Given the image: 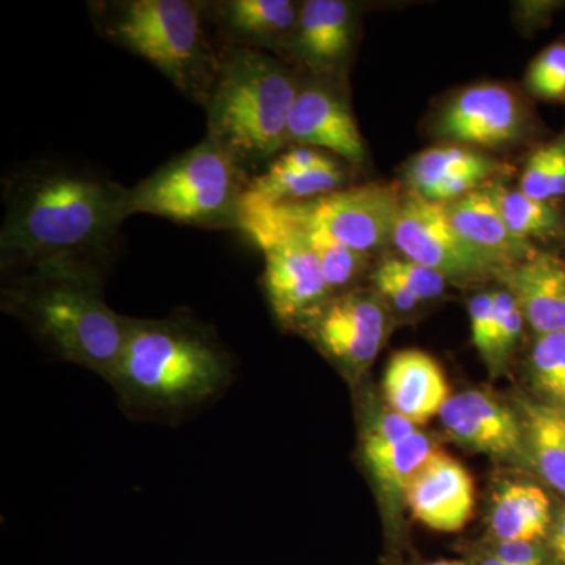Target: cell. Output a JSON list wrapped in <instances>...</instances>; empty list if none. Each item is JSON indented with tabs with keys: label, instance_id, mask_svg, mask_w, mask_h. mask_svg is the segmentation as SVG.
Listing matches in <instances>:
<instances>
[{
	"label": "cell",
	"instance_id": "ba28073f",
	"mask_svg": "<svg viewBox=\"0 0 565 565\" xmlns=\"http://www.w3.org/2000/svg\"><path fill=\"white\" fill-rule=\"evenodd\" d=\"M401 204L403 199L393 185L366 184L270 207L321 230L345 247L367 253L392 243Z\"/></svg>",
	"mask_w": 565,
	"mask_h": 565
},
{
	"label": "cell",
	"instance_id": "9a60e30c",
	"mask_svg": "<svg viewBox=\"0 0 565 565\" xmlns=\"http://www.w3.org/2000/svg\"><path fill=\"white\" fill-rule=\"evenodd\" d=\"M501 166L481 152L462 147H435L419 152L407 170L416 195L448 204L481 189Z\"/></svg>",
	"mask_w": 565,
	"mask_h": 565
},
{
	"label": "cell",
	"instance_id": "2e32d148",
	"mask_svg": "<svg viewBox=\"0 0 565 565\" xmlns=\"http://www.w3.org/2000/svg\"><path fill=\"white\" fill-rule=\"evenodd\" d=\"M448 433L462 445L494 456L522 452V429L514 414L481 392L449 397L440 412Z\"/></svg>",
	"mask_w": 565,
	"mask_h": 565
},
{
	"label": "cell",
	"instance_id": "484cf974",
	"mask_svg": "<svg viewBox=\"0 0 565 565\" xmlns=\"http://www.w3.org/2000/svg\"><path fill=\"white\" fill-rule=\"evenodd\" d=\"M487 189L516 236L531 241L533 237L546 239L564 234V217L548 202L531 199L522 191H511L501 184H490Z\"/></svg>",
	"mask_w": 565,
	"mask_h": 565
},
{
	"label": "cell",
	"instance_id": "d6a6232c",
	"mask_svg": "<svg viewBox=\"0 0 565 565\" xmlns=\"http://www.w3.org/2000/svg\"><path fill=\"white\" fill-rule=\"evenodd\" d=\"M468 313H470L471 338L476 349L487 359L492 344L493 294L482 292L473 297L468 305Z\"/></svg>",
	"mask_w": 565,
	"mask_h": 565
},
{
	"label": "cell",
	"instance_id": "8992f818",
	"mask_svg": "<svg viewBox=\"0 0 565 565\" xmlns=\"http://www.w3.org/2000/svg\"><path fill=\"white\" fill-rule=\"evenodd\" d=\"M252 177L210 137L129 188L131 214L199 228L241 230Z\"/></svg>",
	"mask_w": 565,
	"mask_h": 565
},
{
	"label": "cell",
	"instance_id": "1f68e13d",
	"mask_svg": "<svg viewBox=\"0 0 565 565\" xmlns=\"http://www.w3.org/2000/svg\"><path fill=\"white\" fill-rule=\"evenodd\" d=\"M415 433H418L416 424L408 422L404 416L394 412L381 415L364 435L363 448H381V446L399 444Z\"/></svg>",
	"mask_w": 565,
	"mask_h": 565
},
{
	"label": "cell",
	"instance_id": "5b68a950",
	"mask_svg": "<svg viewBox=\"0 0 565 565\" xmlns=\"http://www.w3.org/2000/svg\"><path fill=\"white\" fill-rule=\"evenodd\" d=\"M204 10L206 3L189 0L88 2L99 35L150 62L182 95L203 107L221 61L203 25Z\"/></svg>",
	"mask_w": 565,
	"mask_h": 565
},
{
	"label": "cell",
	"instance_id": "83f0119b",
	"mask_svg": "<svg viewBox=\"0 0 565 565\" xmlns=\"http://www.w3.org/2000/svg\"><path fill=\"white\" fill-rule=\"evenodd\" d=\"M531 366L537 388L565 405V332L541 334L534 344Z\"/></svg>",
	"mask_w": 565,
	"mask_h": 565
},
{
	"label": "cell",
	"instance_id": "ffe728a7",
	"mask_svg": "<svg viewBox=\"0 0 565 565\" xmlns=\"http://www.w3.org/2000/svg\"><path fill=\"white\" fill-rule=\"evenodd\" d=\"M445 207L457 232L478 250L503 266L525 262L537 252L531 241L516 236L509 228L487 188L468 193L456 202L445 204Z\"/></svg>",
	"mask_w": 565,
	"mask_h": 565
},
{
	"label": "cell",
	"instance_id": "277c9868",
	"mask_svg": "<svg viewBox=\"0 0 565 565\" xmlns=\"http://www.w3.org/2000/svg\"><path fill=\"white\" fill-rule=\"evenodd\" d=\"M228 374V356L195 323L128 318L110 384L134 405L177 411L217 393Z\"/></svg>",
	"mask_w": 565,
	"mask_h": 565
},
{
	"label": "cell",
	"instance_id": "f1b7e54d",
	"mask_svg": "<svg viewBox=\"0 0 565 565\" xmlns=\"http://www.w3.org/2000/svg\"><path fill=\"white\" fill-rule=\"evenodd\" d=\"M493 294V333L487 362L498 366L508 359L509 353L519 343L522 337L523 318L514 297L508 291H494Z\"/></svg>",
	"mask_w": 565,
	"mask_h": 565
},
{
	"label": "cell",
	"instance_id": "7402d4cb",
	"mask_svg": "<svg viewBox=\"0 0 565 565\" xmlns=\"http://www.w3.org/2000/svg\"><path fill=\"white\" fill-rule=\"evenodd\" d=\"M548 523L550 501L539 487L508 486L494 501L492 530L501 542H533Z\"/></svg>",
	"mask_w": 565,
	"mask_h": 565
},
{
	"label": "cell",
	"instance_id": "4316f807",
	"mask_svg": "<svg viewBox=\"0 0 565 565\" xmlns=\"http://www.w3.org/2000/svg\"><path fill=\"white\" fill-rule=\"evenodd\" d=\"M520 182V191L541 202L565 196V131L530 156Z\"/></svg>",
	"mask_w": 565,
	"mask_h": 565
},
{
	"label": "cell",
	"instance_id": "7c38bea8",
	"mask_svg": "<svg viewBox=\"0 0 565 565\" xmlns=\"http://www.w3.org/2000/svg\"><path fill=\"white\" fill-rule=\"evenodd\" d=\"M288 141L322 148L351 163H362L366 156L362 132L348 103L321 81L300 85L289 115Z\"/></svg>",
	"mask_w": 565,
	"mask_h": 565
},
{
	"label": "cell",
	"instance_id": "d6986e66",
	"mask_svg": "<svg viewBox=\"0 0 565 565\" xmlns=\"http://www.w3.org/2000/svg\"><path fill=\"white\" fill-rule=\"evenodd\" d=\"M353 9L343 0H308L300 7L291 51L318 73H330L348 58Z\"/></svg>",
	"mask_w": 565,
	"mask_h": 565
},
{
	"label": "cell",
	"instance_id": "4fadbf2b",
	"mask_svg": "<svg viewBox=\"0 0 565 565\" xmlns=\"http://www.w3.org/2000/svg\"><path fill=\"white\" fill-rule=\"evenodd\" d=\"M404 497L419 523L441 533L462 530L473 516V479L462 463L441 449L416 471Z\"/></svg>",
	"mask_w": 565,
	"mask_h": 565
},
{
	"label": "cell",
	"instance_id": "d4e9b609",
	"mask_svg": "<svg viewBox=\"0 0 565 565\" xmlns=\"http://www.w3.org/2000/svg\"><path fill=\"white\" fill-rule=\"evenodd\" d=\"M526 426L539 471L565 493V415L545 405H527Z\"/></svg>",
	"mask_w": 565,
	"mask_h": 565
},
{
	"label": "cell",
	"instance_id": "52a82bcc",
	"mask_svg": "<svg viewBox=\"0 0 565 565\" xmlns=\"http://www.w3.org/2000/svg\"><path fill=\"white\" fill-rule=\"evenodd\" d=\"M241 232L264 253V289L278 321L297 326L329 300L321 264L302 237L256 215H245Z\"/></svg>",
	"mask_w": 565,
	"mask_h": 565
},
{
	"label": "cell",
	"instance_id": "3957f363",
	"mask_svg": "<svg viewBox=\"0 0 565 565\" xmlns=\"http://www.w3.org/2000/svg\"><path fill=\"white\" fill-rule=\"evenodd\" d=\"M218 57L204 104L206 137L250 174L289 145V115L302 84L269 52L226 43L218 47Z\"/></svg>",
	"mask_w": 565,
	"mask_h": 565
},
{
	"label": "cell",
	"instance_id": "8d00e7d4",
	"mask_svg": "<svg viewBox=\"0 0 565 565\" xmlns=\"http://www.w3.org/2000/svg\"><path fill=\"white\" fill-rule=\"evenodd\" d=\"M481 565H508V564H504L503 561H500V559H498L497 556H493V557H489V559H486L484 563H482Z\"/></svg>",
	"mask_w": 565,
	"mask_h": 565
},
{
	"label": "cell",
	"instance_id": "8fae6325",
	"mask_svg": "<svg viewBox=\"0 0 565 565\" xmlns=\"http://www.w3.org/2000/svg\"><path fill=\"white\" fill-rule=\"evenodd\" d=\"M527 117L522 103L503 85L467 88L446 106L438 134L476 147L498 148L522 139Z\"/></svg>",
	"mask_w": 565,
	"mask_h": 565
},
{
	"label": "cell",
	"instance_id": "7a4b0ae2",
	"mask_svg": "<svg viewBox=\"0 0 565 565\" xmlns=\"http://www.w3.org/2000/svg\"><path fill=\"white\" fill-rule=\"evenodd\" d=\"M3 308L17 315L68 362L111 381L128 318L104 300L96 259L63 256L32 264L3 292Z\"/></svg>",
	"mask_w": 565,
	"mask_h": 565
},
{
	"label": "cell",
	"instance_id": "603a6c76",
	"mask_svg": "<svg viewBox=\"0 0 565 565\" xmlns=\"http://www.w3.org/2000/svg\"><path fill=\"white\" fill-rule=\"evenodd\" d=\"M245 215L267 218V221L286 226L297 236L302 237L303 243L310 247V250L315 253L316 258L321 264L323 278H326L330 291L349 285L356 275L362 273L364 264L367 262V253L345 247L344 244L338 243L321 230L291 221L274 207H256V210L245 211L244 217Z\"/></svg>",
	"mask_w": 565,
	"mask_h": 565
},
{
	"label": "cell",
	"instance_id": "9c48e42d",
	"mask_svg": "<svg viewBox=\"0 0 565 565\" xmlns=\"http://www.w3.org/2000/svg\"><path fill=\"white\" fill-rule=\"evenodd\" d=\"M392 243L405 259L429 267L446 280H481L494 277L503 267L457 232L445 204L429 202L414 192L401 204Z\"/></svg>",
	"mask_w": 565,
	"mask_h": 565
},
{
	"label": "cell",
	"instance_id": "f546056e",
	"mask_svg": "<svg viewBox=\"0 0 565 565\" xmlns=\"http://www.w3.org/2000/svg\"><path fill=\"white\" fill-rule=\"evenodd\" d=\"M527 87L539 98L561 99L565 96V44L542 52L527 71Z\"/></svg>",
	"mask_w": 565,
	"mask_h": 565
},
{
	"label": "cell",
	"instance_id": "e575fe53",
	"mask_svg": "<svg viewBox=\"0 0 565 565\" xmlns=\"http://www.w3.org/2000/svg\"><path fill=\"white\" fill-rule=\"evenodd\" d=\"M497 557L508 565H545L544 556L533 542H501Z\"/></svg>",
	"mask_w": 565,
	"mask_h": 565
},
{
	"label": "cell",
	"instance_id": "d590c367",
	"mask_svg": "<svg viewBox=\"0 0 565 565\" xmlns=\"http://www.w3.org/2000/svg\"><path fill=\"white\" fill-rule=\"evenodd\" d=\"M553 548H555L557 559L565 564V512L559 525L556 527L555 537H553Z\"/></svg>",
	"mask_w": 565,
	"mask_h": 565
},
{
	"label": "cell",
	"instance_id": "44dd1931",
	"mask_svg": "<svg viewBox=\"0 0 565 565\" xmlns=\"http://www.w3.org/2000/svg\"><path fill=\"white\" fill-rule=\"evenodd\" d=\"M344 173L340 163L323 169H299L277 159L266 172L253 174L245 193L244 212L256 207L307 202L343 189Z\"/></svg>",
	"mask_w": 565,
	"mask_h": 565
},
{
	"label": "cell",
	"instance_id": "836d02e7",
	"mask_svg": "<svg viewBox=\"0 0 565 565\" xmlns=\"http://www.w3.org/2000/svg\"><path fill=\"white\" fill-rule=\"evenodd\" d=\"M373 282L379 296L388 300L397 310L411 311L419 303V300L405 288L403 282L393 277L392 274L386 273L381 266L374 270Z\"/></svg>",
	"mask_w": 565,
	"mask_h": 565
},
{
	"label": "cell",
	"instance_id": "cb8c5ba5",
	"mask_svg": "<svg viewBox=\"0 0 565 565\" xmlns=\"http://www.w3.org/2000/svg\"><path fill=\"white\" fill-rule=\"evenodd\" d=\"M379 486L386 493H404L416 471L437 451V446L423 433H415L399 444L363 448Z\"/></svg>",
	"mask_w": 565,
	"mask_h": 565
},
{
	"label": "cell",
	"instance_id": "30bf717a",
	"mask_svg": "<svg viewBox=\"0 0 565 565\" xmlns=\"http://www.w3.org/2000/svg\"><path fill=\"white\" fill-rule=\"evenodd\" d=\"M384 305L371 292H349L327 300L300 326L330 359L349 370H363L384 344Z\"/></svg>",
	"mask_w": 565,
	"mask_h": 565
},
{
	"label": "cell",
	"instance_id": "ac0fdd59",
	"mask_svg": "<svg viewBox=\"0 0 565 565\" xmlns=\"http://www.w3.org/2000/svg\"><path fill=\"white\" fill-rule=\"evenodd\" d=\"M384 392L394 414L426 424L449 399L444 370L422 351L397 352L386 366Z\"/></svg>",
	"mask_w": 565,
	"mask_h": 565
},
{
	"label": "cell",
	"instance_id": "5bb4252c",
	"mask_svg": "<svg viewBox=\"0 0 565 565\" xmlns=\"http://www.w3.org/2000/svg\"><path fill=\"white\" fill-rule=\"evenodd\" d=\"M494 277L514 297L535 333L565 332V262L537 250L525 262L505 264Z\"/></svg>",
	"mask_w": 565,
	"mask_h": 565
},
{
	"label": "cell",
	"instance_id": "e0dca14e",
	"mask_svg": "<svg viewBox=\"0 0 565 565\" xmlns=\"http://www.w3.org/2000/svg\"><path fill=\"white\" fill-rule=\"evenodd\" d=\"M207 7L230 44L269 54L291 51L300 13L291 0H225Z\"/></svg>",
	"mask_w": 565,
	"mask_h": 565
},
{
	"label": "cell",
	"instance_id": "4dcf8cb0",
	"mask_svg": "<svg viewBox=\"0 0 565 565\" xmlns=\"http://www.w3.org/2000/svg\"><path fill=\"white\" fill-rule=\"evenodd\" d=\"M381 267L403 282L419 302L437 299L445 291L444 275L411 259H388Z\"/></svg>",
	"mask_w": 565,
	"mask_h": 565
},
{
	"label": "cell",
	"instance_id": "74e56055",
	"mask_svg": "<svg viewBox=\"0 0 565 565\" xmlns=\"http://www.w3.org/2000/svg\"><path fill=\"white\" fill-rule=\"evenodd\" d=\"M430 565H460V564H456V563H435V564H430Z\"/></svg>",
	"mask_w": 565,
	"mask_h": 565
},
{
	"label": "cell",
	"instance_id": "6da1fadb",
	"mask_svg": "<svg viewBox=\"0 0 565 565\" xmlns=\"http://www.w3.org/2000/svg\"><path fill=\"white\" fill-rule=\"evenodd\" d=\"M0 230L3 266L106 256L131 217L129 188L76 170L46 167L18 177L6 192Z\"/></svg>",
	"mask_w": 565,
	"mask_h": 565
}]
</instances>
